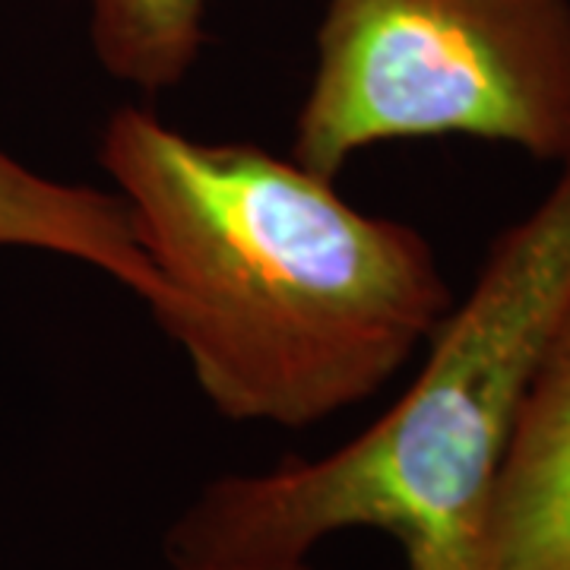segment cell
Segmentation results:
<instances>
[{
    "mask_svg": "<svg viewBox=\"0 0 570 570\" xmlns=\"http://www.w3.org/2000/svg\"><path fill=\"white\" fill-rule=\"evenodd\" d=\"M0 247L89 266L142 305L159 295L156 269L115 190L39 175L7 149H0Z\"/></svg>",
    "mask_w": 570,
    "mask_h": 570,
    "instance_id": "obj_5",
    "label": "cell"
},
{
    "mask_svg": "<svg viewBox=\"0 0 570 570\" xmlns=\"http://www.w3.org/2000/svg\"><path fill=\"white\" fill-rule=\"evenodd\" d=\"M570 311V156L549 194L491 242L460 305L428 336L396 403L343 448L206 485L165 558L298 561L326 535L387 532L406 570H482L510 431Z\"/></svg>",
    "mask_w": 570,
    "mask_h": 570,
    "instance_id": "obj_2",
    "label": "cell"
},
{
    "mask_svg": "<svg viewBox=\"0 0 570 570\" xmlns=\"http://www.w3.org/2000/svg\"><path fill=\"white\" fill-rule=\"evenodd\" d=\"M570 156V0H324L292 156L340 178L403 140Z\"/></svg>",
    "mask_w": 570,
    "mask_h": 570,
    "instance_id": "obj_3",
    "label": "cell"
},
{
    "mask_svg": "<svg viewBox=\"0 0 570 570\" xmlns=\"http://www.w3.org/2000/svg\"><path fill=\"white\" fill-rule=\"evenodd\" d=\"M99 165L159 279L146 311L228 422L307 428L365 403L453 305L419 228L348 204L292 153L124 105Z\"/></svg>",
    "mask_w": 570,
    "mask_h": 570,
    "instance_id": "obj_1",
    "label": "cell"
},
{
    "mask_svg": "<svg viewBox=\"0 0 570 570\" xmlns=\"http://www.w3.org/2000/svg\"><path fill=\"white\" fill-rule=\"evenodd\" d=\"M482 570H570V311L510 431Z\"/></svg>",
    "mask_w": 570,
    "mask_h": 570,
    "instance_id": "obj_4",
    "label": "cell"
},
{
    "mask_svg": "<svg viewBox=\"0 0 570 570\" xmlns=\"http://www.w3.org/2000/svg\"><path fill=\"white\" fill-rule=\"evenodd\" d=\"M163 570H321L311 558L298 561H216V558H165Z\"/></svg>",
    "mask_w": 570,
    "mask_h": 570,
    "instance_id": "obj_7",
    "label": "cell"
},
{
    "mask_svg": "<svg viewBox=\"0 0 570 570\" xmlns=\"http://www.w3.org/2000/svg\"><path fill=\"white\" fill-rule=\"evenodd\" d=\"M206 13L209 0H86V29L111 80L163 96L204 58Z\"/></svg>",
    "mask_w": 570,
    "mask_h": 570,
    "instance_id": "obj_6",
    "label": "cell"
}]
</instances>
